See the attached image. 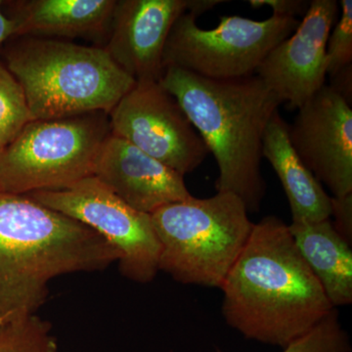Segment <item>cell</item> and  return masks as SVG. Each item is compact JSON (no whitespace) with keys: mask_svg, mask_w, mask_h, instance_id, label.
<instances>
[{"mask_svg":"<svg viewBox=\"0 0 352 352\" xmlns=\"http://www.w3.org/2000/svg\"><path fill=\"white\" fill-rule=\"evenodd\" d=\"M220 289L229 327L245 339L281 349L333 309L296 249L288 224L274 215L254 224Z\"/></svg>","mask_w":352,"mask_h":352,"instance_id":"1","label":"cell"},{"mask_svg":"<svg viewBox=\"0 0 352 352\" xmlns=\"http://www.w3.org/2000/svg\"><path fill=\"white\" fill-rule=\"evenodd\" d=\"M118 259L89 227L25 194L0 191V323L36 314L54 278L104 270Z\"/></svg>","mask_w":352,"mask_h":352,"instance_id":"2","label":"cell"},{"mask_svg":"<svg viewBox=\"0 0 352 352\" xmlns=\"http://www.w3.org/2000/svg\"><path fill=\"white\" fill-rule=\"evenodd\" d=\"M175 96L208 152L219 175L217 192L239 197L258 212L266 192L261 173L263 136L281 101L258 76L214 80L170 67L160 80Z\"/></svg>","mask_w":352,"mask_h":352,"instance_id":"3","label":"cell"},{"mask_svg":"<svg viewBox=\"0 0 352 352\" xmlns=\"http://www.w3.org/2000/svg\"><path fill=\"white\" fill-rule=\"evenodd\" d=\"M3 57L34 120L109 115L136 83L100 47L28 36L8 44Z\"/></svg>","mask_w":352,"mask_h":352,"instance_id":"4","label":"cell"},{"mask_svg":"<svg viewBox=\"0 0 352 352\" xmlns=\"http://www.w3.org/2000/svg\"><path fill=\"white\" fill-rule=\"evenodd\" d=\"M150 215L161 245L159 271L208 288H221L254 224L239 197L226 192L192 196Z\"/></svg>","mask_w":352,"mask_h":352,"instance_id":"5","label":"cell"},{"mask_svg":"<svg viewBox=\"0 0 352 352\" xmlns=\"http://www.w3.org/2000/svg\"><path fill=\"white\" fill-rule=\"evenodd\" d=\"M110 133L105 113L30 122L4 149L0 191L29 194L64 189L94 175Z\"/></svg>","mask_w":352,"mask_h":352,"instance_id":"6","label":"cell"},{"mask_svg":"<svg viewBox=\"0 0 352 352\" xmlns=\"http://www.w3.org/2000/svg\"><path fill=\"white\" fill-rule=\"evenodd\" d=\"M300 22L276 16L263 21L226 16L214 29L204 30L197 25L196 16L186 11L171 28L164 68L175 67L214 80L254 76L270 51L288 38Z\"/></svg>","mask_w":352,"mask_h":352,"instance_id":"7","label":"cell"},{"mask_svg":"<svg viewBox=\"0 0 352 352\" xmlns=\"http://www.w3.org/2000/svg\"><path fill=\"white\" fill-rule=\"evenodd\" d=\"M25 195L100 235L119 254L120 271L127 279L145 284L156 277L161 245L151 215L129 207L95 176Z\"/></svg>","mask_w":352,"mask_h":352,"instance_id":"8","label":"cell"},{"mask_svg":"<svg viewBox=\"0 0 352 352\" xmlns=\"http://www.w3.org/2000/svg\"><path fill=\"white\" fill-rule=\"evenodd\" d=\"M108 116L111 134L183 176L210 153L180 104L159 82H136Z\"/></svg>","mask_w":352,"mask_h":352,"instance_id":"9","label":"cell"},{"mask_svg":"<svg viewBox=\"0 0 352 352\" xmlns=\"http://www.w3.org/2000/svg\"><path fill=\"white\" fill-rule=\"evenodd\" d=\"M289 140L305 166L333 197L352 193V109L325 85L298 109Z\"/></svg>","mask_w":352,"mask_h":352,"instance_id":"10","label":"cell"},{"mask_svg":"<svg viewBox=\"0 0 352 352\" xmlns=\"http://www.w3.org/2000/svg\"><path fill=\"white\" fill-rule=\"evenodd\" d=\"M339 8L336 0L310 1L296 31L270 51L256 71L291 110H298L326 85L327 41Z\"/></svg>","mask_w":352,"mask_h":352,"instance_id":"11","label":"cell"},{"mask_svg":"<svg viewBox=\"0 0 352 352\" xmlns=\"http://www.w3.org/2000/svg\"><path fill=\"white\" fill-rule=\"evenodd\" d=\"M187 9L188 0H117L104 50L135 82H160L171 28Z\"/></svg>","mask_w":352,"mask_h":352,"instance_id":"12","label":"cell"},{"mask_svg":"<svg viewBox=\"0 0 352 352\" xmlns=\"http://www.w3.org/2000/svg\"><path fill=\"white\" fill-rule=\"evenodd\" d=\"M94 176L129 207L147 214L192 197L184 176L111 133L97 157Z\"/></svg>","mask_w":352,"mask_h":352,"instance_id":"13","label":"cell"},{"mask_svg":"<svg viewBox=\"0 0 352 352\" xmlns=\"http://www.w3.org/2000/svg\"><path fill=\"white\" fill-rule=\"evenodd\" d=\"M117 0H18L2 8L15 25V36L34 34L102 38L108 36Z\"/></svg>","mask_w":352,"mask_h":352,"instance_id":"14","label":"cell"},{"mask_svg":"<svg viewBox=\"0 0 352 352\" xmlns=\"http://www.w3.org/2000/svg\"><path fill=\"white\" fill-rule=\"evenodd\" d=\"M288 127L279 112L273 115L263 136V157L270 162L281 182L293 223L329 219L331 196L294 150L289 140Z\"/></svg>","mask_w":352,"mask_h":352,"instance_id":"15","label":"cell"},{"mask_svg":"<svg viewBox=\"0 0 352 352\" xmlns=\"http://www.w3.org/2000/svg\"><path fill=\"white\" fill-rule=\"evenodd\" d=\"M289 229L296 249L332 307L351 305V245L338 233L330 219L311 223L292 222Z\"/></svg>","mask_w":352,"mask_h":352,"instance_id":"16","label":"cell"},{"mask_svg":"<svg viewBox=\"0 0 352 352\" xmlns=\"http://www.w3.org/2000/svg\"><path fill=\"white\" fill-rule=\"evenodd\" d=\"M0 352H58L50 322L38 315L0 323Z\"/></svg>","mask_w":352,"mask_h":352,"instance_id":"17","label":"cell"},{"mask_svg":"<svg viewBox=\"0 0 352 352\" xmlns=\"http://www.w3.org/2000/svg\"><path fill=\"white\" fill-rule=\"evenodd\" d=\"M32 122L22 85L0 61V146L6 149Z\"/></svg>","mask_w":352,"mask_h":352,"instance_id":"18","label":"cell"},{"mask_svg":"<svg viewBox=\"0 0 352 352\" xmlns=\"http://www.w3.org/2000/svg\"><path fill=\"white\" fill-rule=\"evenodd\" d=\"M349 333L340 324L339 312L333 308L309 332L282 349L281 352H351ZM217 352H223L217 349Z\"/></svg>","mask_w":352,"mask_h":352,"instance_id":"19","label":"cell"},{"mask_svg":"<svg viewBox=\"0 0 352 352\" xmlns=\"http://www.w3.org/2000/svg\"><path fill=\"white\" fill-rule=\"evenodd\" d=\"M342 12L327 41V75L331 78L352 65V1L342 0Z\"/></svg>","mask_w":352,"mask_h":352,"instance_id":"20","label":"cell"},{"mask_svg":"<svg viewBox=\"0 0 352 352\" xmlns=\"http://www.w3.org/2000/svg\"><path fill=\"white\" fill-rule=\"evenodd\" d=\"M333 226L338 233L352 243V193L342 197H331V215Z\"/></svg>","mask_w":352,"mask_h":352,"instance_id":"21","label":"cell"},{"mask_svg":"<svg viewBox=\"0 0 352 352\" xmlns=\"http://www.w3.org/2000/svg\"><path fill=\"white\" fill-rule=\"evenodd\" d=\"M309 2L305 0H250L248 3L254 8L270 6L272 16L276 17L296 18L305 16L309 8Z\"/></svg>","mask_w":352,"mask_h":352,"instance_id":"22","label":"cell"},{"mask_svg":"<svg viewBox=\"0 0 352 352\" xmlns=\"http://www.w3.org/2000/svg\"><path fill=\"white\" fill-rule=\"evenodd\" d=\"M330 87L351 104L352 100V65L340 69L337 75L330 78Z\"/></svg>","mask_w":352,"mask_h":352,"instance_id":"23","label":"cell"},{"mask_svg":"<svg viewBox=\"0 0 352 352\" xmlns=\"http://www.w3.org/2000/svg\"><path fill=\"white\" fill-rule=\"evenodd\" d=\"M2 4L3 0H0V45L15 36V25L4 13Z\"/></svg>","mask_w":352,"mask_h":352,"instance_id":"24","label":"cell"},{"mask_svg":"<svg viewBox=\"0 0 352 352\" xmlns=\"http://www.w3.org/2000/svg\"><path fill=\"white\" fill-rule=\"evenodd\" d=\"M221 3H226V1H222V0H188L187 12L193 14L198 18L201 14L208 12L210 9Z\"/></svg>","mask_w":352,"mask_h":352,"instance_id":"25","label":"cell"},{"mask_svg":"<svg viewBox=\"0 0 352 352\" xmlns=\"http://www.w3.org/2000/svg\"><path fill=\"white\" fill-rule=\"evenodd\" d=\"M4 149L0 146V161H1L2 154H3Z\"/></svg>","mask_w":352,"mask_h":352,"instance_id":"26","label":"cell"}]
</instances>
